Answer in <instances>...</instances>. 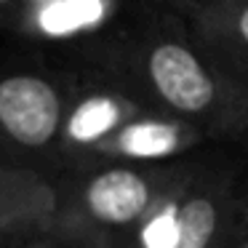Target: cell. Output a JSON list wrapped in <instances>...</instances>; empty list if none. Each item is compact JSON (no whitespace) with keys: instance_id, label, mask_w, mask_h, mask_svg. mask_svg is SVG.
Returning a JSON list of instances; mask_svg holds the SVG:
<instances>
[{"instance_id":"8992f818","label":"cell","mask_w":248,"mask_h":248,"mask_svg":"<svg viewBox=\"0 0 248 248\" xmlns=\"http://www.w3.org/2000/svg\"><path fill=\"white\" fill-rule=\"evenodd\" d=\"M131 0H32L11 38L59 62H70L104 40Z\"/></svg>"},{"instance_id":"6da1fadb","label":"cell","mask_w":248,"mask_h":248,"mask_svg":"<svg viewBox=\"0 0 248 248\" xmlns=\"http://www.w3.org/2000/svg\"><path fill=\"white\" fill-rule=\"evenodd\" d=\"M64 64L109 78L150 112L219 144H232L248 102L211 64L187 19L150 0H131L107 38Z\"/></svg>"},{"instance_id":"9a60e30c","label":"cell","mask_w":248,"mask_h":248,"mask_svg":"<svg viewBox=\"0 0 248 248\" xmlns=\"http://www.w3.org/2000/svg\"><path fill=\"white\" fill-rule=\"evenodd\" d=\"M96 248H136V246H123V243H115V246H96Z\"/></svg>"},{"instance_id":"9c48e42d","label":"cell","mask_w":248,"mask_h":248,"mask_svg":"<svg viewBox=\"0 0 248 248\" xmlns=\"http://www.w3.org/2000/svg\"><path fill=\"white\" fill-rule=\"evenodd\" d=\"M184 19L211 64L248 99V0H221Z\"/></svg>"},{"instance_id":"3957f363","label":"cell","mask_w":248,"mask_h":248,"mask_svg":"<svg viewBox=\"0 0 248 248\" xmlns=\"http://www.w3.org/2000/svg\"><path fill=\"white\" fill-rule=\"evenodd\" d=\"M75 83L78 72L70 64L38 48L0 54V160L56 166Z\"/></svg>"},{"instance_id":"7c38bea8","label":"cell","mask_w":248,"mask_h":248,"mask_svg":"<svg viewBox=\"0 0 248 248\" xmlns=\"http://www.w3.org/2000/svg\"><path fill=\"white\" fill-rule=\"evenodd\" d=\"M19 248H88V246H80V243H75V240H67V237H62V235L48 232V235L35 237V240L24 243V246H19Z\"/></svg>"},{"instance_id":"7a4b0ae2","label":"cell","mask_w":248,"mask_h":248,"mask_svg":"<svg viewBox=\"0 0 248 248\" xmlns=\"http://www.w3.org/2000/svg\"><path fill=\"white\" fill-rule=\"evenodd\" d=\"M198 157L168 163H99L56 176L54 235L80 246H136V235L189 179Z\"/></svg>"},{"instance_id":"277c9868","label":"cell","mask_w":248,"mask_h":248,"mask_svg":"<svg viewBox=\"0 0 248 248\" xmlns=\"http://www.w3.org/2000/svg\"><path fill=\"white\" fill-rule=\"evenodd\" d=\"M248 221V176L230 160H195L163 248H237Z\"/></svg>"},{"instance_id":"ba28073f","label":"cell","mask_w":248,"mask_h":248,"mask_svg":"<svg viewBox=\"0 0 248 248\" xmlns=\"http://www.w3.org/2000/svg\"><path fill=\"white\" fill-rule=\"evenodd\" d=\"M205 136L182 120L166 118L157 112H141L128 120L109 139H104L91 152L83 168L99 163H168L189 157L198 147L205 144ZM80 168V171H83Z\"/></svg>"},{"instance_id":"52a82bcc","label":"cell","mask_w":248,"mask_h":248,"mask_svg":"<svg viewBox=\"0 0 248 248\" xmlns=\"http://www.w3.org/2000/svg\"><path fill=\"white\" fill-rule=\"evenodd\" d=\"M56 200V176L27 163L0 160V248H19L54 232Z\"/></svg>"},{"instance_id":"4fadbf2b","label":"cell","mask_w":248,"mask_h":248,"mask_svg":"<svg viewBox=\"0 0 248 248\" xmlns=\"http://www.w3.org/2000/svg\"><path fill=\"white\" fill-rule=\"evenodd\" d=\"M232 144L248 147V102H246V109H243V118H240V125H237V131H235V139H232Z\"/></svg>"},{"instance_id":"30bf717a","label":"cell","mask_w":248,"mask_h":248,"mask_svg":"<svg viewBox=\"0 0 248 248\" xmlns=\"http://www.w3.org/2000/svg\"><path fill=\"white\" fill-rule=\"evenodd\" d=\"M32 0H0V35H11Z\"/></svg>"},{"instance_id":"5bb4252c","label":"cell","mask_w":248,"mask_h":248,"mask_svg":"<svg viewBox=\"0 0 248 248\" xmlns=\"http://www.w3.org/2000/svg\"><path fill=\"white\" fill-rule=\"evenodd\" d=\"M237 248H248V221H246V230H243V237H240V246Z\"/></svg>"},{"instance_id":"8fae6325","label":"cell","mask_w":248,"mask_h":248,"mask_svg":"<svg viewBox=\"0 0 248 248\" xmlns=\"http://www.w3.org/2000/svg\"><path fill=\"white\" fill-rule=\"evenodd\" d=\"M155 6H163L168 11L179 14V16H189L192 11L198 8H205V6H214V3H221V0H150Z\"/></svg>"},{"instance_id":"5b68a950","label":"cell","mask_w":248,"mask_h":248,"mask_svg":"<svg viewBox=\"0 0 248 248\" xmlns=\"http://www.w3.org/2000/svg\"><path fill=\"white\" fill-rule=\"evenodd\" d=\"M72 70L78 72V83L67 104L64 125L56 147L59 176L80 171L104 139H109L115 131L123 128L128 120L139 118L141 112H150L109 78L78 67Z\"/></svg>"}]
</instances>
